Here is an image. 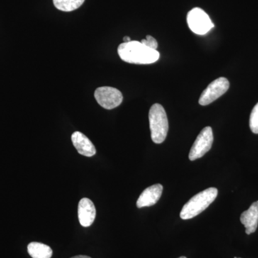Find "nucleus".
<instances>
[{
    "mask_svg": "<svg viewBox=\"0 0 258 258\" xmlns=\"http://www.w3.org/2000/svg\"><path fill=\"white\" fill-rule=\"evenodd\" d=\"M120 59L128 63L152 64L157 62L160 54L157 50L149 48L139 41L123 42L118 47Z\"/></svg>",
    "mask_w": 258,
    "mask_h": 258,
    "instance_id": "nucleus-1",
    "label": "nucleus"
},
{
    "mask_svg": "<svg viewBox=\"0 0 258 258\" xmlns=\"http://www.w3.org/2000/svg\"><path fill=\"white\" fill-rule=\"evenodd\" d=\"M218 190L215 187L208 188L190 199L180 212V217L182 220H189L198 216L217 198Z\"/></svg>",
    "mask_w": 258,
    "mask_h": 258,
    "instance_id": "nucleus-2",
    "label": "nucleus"
},
{
    "mask_svg": "<svg viewBox=\"0 0 258 258\" xmlns=\"http://www.w3.org/2000/svg\"><path fill=\"white\" fill-rule=\"evenodd\" d=\"M149 119L153 142L163 143L169 131V122L164 107L159 103L153 105L149 110Z\"/></svg>",
    "mask_w": 258,
    "mask_h": 258,
    "instance_id": "nucleus-3",
    "label": "nucleus"
},
{
    "mask_svg": "<svg viewBox=\"0 0 258 258\" xmlns=\"http://www.w3.org/2000/svg\"><path fill=\"white\" fill-rule=\"evenodd\" d=\"M94 96L98 104L105 109H113L123 101V95L119 90L110 86L97 88Z\"/></svg>",
    "mask_w": 258,
    "mask_h": 258,
    "instance_id": "nucleus-4",
    "label": "nucleus"
},
{
    "mask_svg": "<svg viewBox=\"0 0 258 258\" xmlns=\"http://www.w3.org/2000/svg\"><path fill=\"white\" fill-rule=\"evenodd\" d=\"M187 23L190 30L197 35H205L214 28V24L208 15L198 8H194L189 12Z\"/></svg>",
    "mask_w": 258,
    "mask_h": 258,
    "instance_id": "nucleus-5",
    "label": "nucleus"
},
{
    "mask_svg": "<svg viewBox=\"0 0 258 258\" xmlns=\"http://www.w3.org/2000/svg\"><path fill=\"white\" fill-rule=\"evenodd\" d=\"M213 132L211 127L207 126L201 131L198 137H197L189 154L190 161H195L196 159L203 157L205 154L211 149L213 144Z\"/></svg>",
    "mask_w": 258,
    "mask_h": 258,
    "instance_id": "nucleus-6",
    "label": "nucleus"
},
{
    "mask_svg": "<svg viewBox=\"0 0 258 258\" xmlns=\"http://www.w3.org/2000/svg\"><path fill=\"white\" fill-rule=\"evenodd\" d=\"M229 88L230 82L225 78H219L215 80L202 93L199 103L201 106H208L225 94Z\"/></svg>",
    "mask_w": 258,
    "mask_h": 258,
    "instance_id": "nucleus-7",
    "label": "nucleus"
},
{
    "mask_svg": "<svg viewBox=\"0 0 258 258\" xmlns=\"http://www.w3.org/2000/svg\"><path fill=\"white\" fill-rule=\"evenodd\" d=\"M79 220L83 227H90L96 219V210L94 204L88 198H83L79 204Z\"/></svg>",
    "mask_w": 258,
    "mask_h": 258,
    "instance_id": "nucleus-8",
    "label": "nucleus"
},
{
    "mask_svg": "<svg viewBox=\"0 0 258 258\" xmlns=\"http://www.w3.org/2000/svg\"><path fill=\"white\" fill-rule=\"evenodd\" d=\"M162 191L163 186L160 184L152 185L147 188L137 200V208H142L155 205L161 198Z\"/></svg>",
    "mask_w": 258,
    "mask_h": 258,
    "instance_id": "nucleus-9",
    "label": "nucleus"
},
{
    "mask_svg": "<svg viewBox=\"0 0 258 258\" xmlns=\"http://www.w3.org/2000/svg\"><path fill=\"white\" fill-rule=\"evenodd\" d=\"M73 144L78 152L85 157H91L96 153V149L92 142L86 135L80 132H74L71 137Z\"/></svg>",
    "mask_w": 258,
    "mask_h": 258,
    "instance_id": "nucleus-10",
    "label": "nucleus"
},
{
    "mask_svg": "<svg viewBox=\"0 0 258 258\" xmlns=\"http://www.w3.org/2000/svg\"><path fill=\"white\" fill-rule=\"evenodd\" d=\"M240 222L245 227L247 235L254 233L258 226V201L254 202L248 210L242 212Z\"/></svg>",
    "mask_w": 258,
    "mask_h": 258,
    "instance_id": "nucleus-11",
    "label": "nucleus"
},
{
    "mask_svg": "<svg viewBox=\"0 0 258 258\" xmlns=\"http://www.w3.org/2000/svg\"><path fill=\"white\" fill-rule=\"evenodd\" d=\"M28 251L32 258H51L52 256L50 247L40 242H30L28 246Z\"/></svg>",
    "mask_w": 258,
    "mask_h": 258,
    "instance_id": "nucleus-12",
    "label": "nucleus"
},
{
    "mask_svg": "<svg viewBox=\"0 0 258 258\" xmlns=\"http://www.w3.org/2000/svg\"><path fill=\"white\" fill-rule=\"evenodd\" d=\"M85 0H53V4L57 10L71 12L79 9Z\"/></svg>",
    "mask_w": 258,
    "mask_h": 258,
    "instance_id": "nucleus-13",
    "label": "nucleus"
},
{
    "mask_svg": "<svg viewBox=\"0 0 258 258\" xmlns=\"http://www.w3.org/2000/svg\"><path fill=\"white\" fill-rule=\"evenodd\" d=\"M249 128L252 133L258 134V103L251 112L249 117Z\"/></svg>",
    "mask_w": 258,
    "mask_h": 258,
    "instance_id": "nucleus-14",
    "label": "nucleus"
},
{
    "mask_svg": "<svg viewBox=\"0 0 258 258\" xmlns=\"http://www.w3.org/2000/svg\"><path fill=\"white\" fill-rule=\"evenodd\" d=\"M141 42L146 46L149 47V48L153 49V50H157V49L158 42L157 40L151 35H147L146 39L142 40Z\"/></svg>",
    "mask_w": 258,
    "mask_h": 258,
    "instance_id": "nucleus-15",
    "label": "nucleus"
},
{
    "mask_svg": "<svg viewBox=\"0 0 258 258\" xmlns=\"http://www.w3.org/2000/svg\"><path fill=\"white\" fill-rule=\"evenodd\" d=\"M123 41H124V42H129L132 41V39L128 36H125L123 37Z\"/></svg>",
    "mask_w": 258,
    "mask_h": 258,
    "instance_id": "nucleus-16",
    "label": "nucleus"
},
{
    "mask_svg": "<svg viewBox=\"0 0 258 258\" xmlns=\"http://www.w3.org/2000/svg\"><path fill=\"white\" fill-rule=\"evenodd\" d=\"M71 258H91V257H88V256H86V255H77V256H74V257H73Z\"/></svg>",
    "mask_w": 258,
    "mask_h": 258,
    "instance_id": "nucleus-17",
    "label": "nucleus"
},
{
    "mask_svg": "<svg viewBox=\"0 0 258 258\" xmlns=\"http://www.w3.org/2000/svg\"><path fill=\"white\" fill-rule=\"evenodd\" d=\"M179 258H186V257H184V256H181V257H180Z\"/></svg>",
    "mask_w": 258,
    "mask_h": 258,
    "instance_id": "nucleus-18",
    "label": "nucleus"
},
{
    "mask_svg": "<svg viewBox=\"0 0 258 258\" xmlns=\"http://www.w3.org/2000/svg\"><path fill=\"white\" fill-rule=\"evenodd\" d=\"M235 258H241V257H235Z\"/></svg>",
    "mask_w": 258,
    "mask_h": 258,
    "instance_id": "nucleus-19",
    "label": "nucleus"
}]
</instances>
